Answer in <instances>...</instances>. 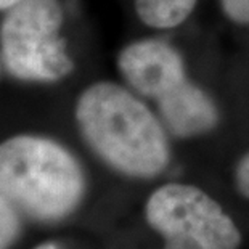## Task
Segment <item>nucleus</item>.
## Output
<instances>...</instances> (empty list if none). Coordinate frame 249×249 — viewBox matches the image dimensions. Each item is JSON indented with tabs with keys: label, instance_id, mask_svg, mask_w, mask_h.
<instances>
[{
	"label": "nucleus",
	"instance_id": "12",
	"mask_svg": "<svg viewBox=\"0 0 249 249\" xmlns=\"http://www.w3.org/2000/svg\"><path fill=\"white\" fill-rule=\"evenodd\" d=\"M36 249H58V248L53 246V245H40V246H37Z\"/></svg>",
	"mask_w": 249,
	"mask_h": 249
},
{
	"label": "nucleus",
	"instance_id": "3",
	"mask_svg": "<svg viewBox=\"0 0 249 249\" xmlns=\"http://www.w3.org/2000/svg\"><path fill=\"white\" fill-rule=\"evenodd\" d=\"M63 10L58 0H23L7 10L0 24V55L12 76L53 82L72 71L61 39Z\"/></svg>",
	"mask_w": 249,
	"mask_h": 249
},
{
	"label": "nucleus",
	"instance_id": "2",
	"mask_svg": "<svg viewBox=\"0 0 249 249\" xmlns=\"http://www.w3.org/2000/svg\"><path fill=\"white\" fill-rule=\"evenodd\" d=\"M84 188L79 162L56 142L19 135L0 145V193L33 219L53 222L70 215Z\"/></svg>",
	"mask_w": 249,
	"mask_h": 249
},
{
	"label": "nucleus",
	"instance_id": "9",
	"mask_svg": "<svg viewBox=\"0 0 249 249\" xmlns=\"http://www.w3.org/2000/svg\"><path fill=\"white\" fill-rule=\"evenodd\" d=\"M227 15L236 23H249V0H222Z\"/></svg>",
	"mask_w": 249,
	"mask_h": 249
},
{
	"label": "nucleus",
	"instance_id": "8",
	"mask_svg": "<svg viewBox=\"0 0 249 249\" xmlns=\"http://www.w3.org/2000/svg\"><path fill=\"white\" fill-rule=\"evenodd\" d=\"M19 235V219L15 206L0 193V249H8Z\"/></svg>",
	"mask_w": 249,
	"mask_h": 249
},
{
	"label": "nucleus",
	"instance_id": "4",
	"mask_svg": "<svg viewBox=\"0 0 249 249\" xmlns=\"http://www.w3.org/2000/svg\"><path fill=\"white\" fill-rule=\"evenodd\" d=\"M145 219L164 249H238L241 233L208 193L193 185H162L146 201Z\"/></svg>",
	"mask_w": 249,
	"mask_h": 249
},
{
	"label": "nucleus",
	"instance_id": "10",
	"mask_svg": "<svg viewBox=\"0 0 249 249\" xmlns=\"http://www.w3.org/2000/svg\"><path fill=\"white\" fill-rule=\"evenodd\" d=\"M235 183L238 192L249 199V153L241 158L235 169Z\"/></svg>",
	"mask_w": 249,
	"mask_h": 249
},
{
	"label": "nucleus",
	"instance_id": "7",
	"mask_svg": "<svg viewBox=\"0 0 249 249\" xmlns=\"http://www.w3.org/2000/svg\"><path fill=\"white\" fill-rule=\"evenodd\" d=\"M196 5V0H135L139 18L146 26L169 29L182 24Z\"/></svg>",
	"mask_w": 249,
	"mask_h": 249
},
{
	"label": "nucleus",
	"instance_id": "1",
	"mask_svg": "<svg viewBox=\"0 0 249 249\" xmlns=\"http://www.w3.org/2000/svg\"><path fill=\"white\" fill-rule=\"evenodd\" d=\"M81 134L90 148L129 177H156L169 164V145L153 113L118 84L98 82L76 107Z\"/></svg>",
	"mask_w": 249,
	"mask_h": 249
},
{
	"label": "nucleus",
	"instance_id": "6",
	"mask_svg": "<svg viewBox=\"0 0 249 249\" xmlns=\"http://www.w3.org/2000/svg\"><path fill=\"white\" fill-rule=\"evenodd\" d=\"M160 113L167 129L180 139L203 135L219 121L211 98L187 81L160 98Z\"/></svg>",
	"mask_w": 249,
	"mask_h": 249
},
{
	"label": "nucleus",
	"instance_id": "11",
	"mask_svg": "<svg viewBox=\"0 0 249 249\" xmlns=\"http://www.w3.org/2000/svg\"><path fill=\"white\" fill-rule=\"evenodd\" d=\"M19 2H23V0H0V12H7V10L13 8Z\"/></svg>",
	"mask_w": 249,
	"mask_h": 249
},
{
	"label": "nucleus",
	"instance_id": "5",
	"mask_svg": "<svg viewBox=\"0 0 249 249\" xmlns=\"http://www.w3.org/2000/svg\"><path fill=\"white\" fill-rule=\"evenodd\" d=\"M118 66L135 92L158 100L187 81L182 58L161 40L130 44L121 52Z\"/></svg>",
	"mask_w": 249,
	"mask_h": 249
}]
</instances>
